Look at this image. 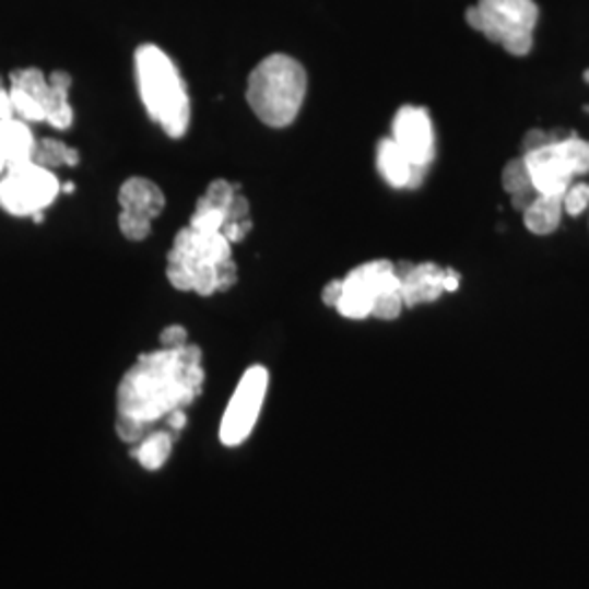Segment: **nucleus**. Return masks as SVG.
<instances>
[{
	"label": "nucleus",
	"instance_id": "obj_19",
	"mask_svg": "<svg viewBox=\"0 0 589 589\" xmlns=\"http://www.w3.org/2000/svg\"><path fill=\"white\" fill-rule=\"evenodd\" d=\"M33 162H37L39 166H74L79 162V153L52 138H44L37 146H35V157Z\"/></svg>",
	"mask_w": 589,
	"mask_h": 589
},
{
	"label": "nucleus",
	"instance_id": "obj_3",
	"mask_svg": "<svg viewBox=\"0 0 589 589\" xmlns=\"http://www.w3.org/2000/svg\"><path fill=\"white\" fill-rule=\"evenodd\" d=\"M136 76L149 116L170 136L181 138L190 125V98L175 61L155 44L136 50Z\"/></svg>",
	"mask_w": 589,
	"mask_h": 589
},
{
	"label": "nucleus",
	"instance_id": "obj_7",
	"mask_svg": "<svg viewBox=\"0 0 589 589\" xmlns=\"http://www.w3.org/2000/svg\"><path fill=\"white\" fill-rule=\"evenodd\" d=\"M393 291H402V280L396 264L389 260L367 262L350 271L343 280V293L337 310L347 319L372 317L376 299Z\"/></svg>",
	"mask_w": 589,
	"mask_h": 589
},
{
	"label": "nucleus",
	"instance_id": "obj_6",
	"mask_svg": "<svg viewBox=\"0 0 589 589\" xmlns=\"http://www.w3.org/2000/svg\"><path fill=\"white\" fill-rule=\"evenodd\" d=\"M59 190L50 168L37 162L11 166L0 179V208L11 216H35L55 201Z\"/></svg>",
	"mask_w": 589,
	"mask_h": 589
},
{
	"label": "nucleus",
	"instance_id": "obj_2",
	"mask_svg": "<svg viewBox=\"0 0 589 589\" xmlns=\"http://www.w3.org/2000/svg\"><path fill=\"white\" fill-rule=\"evenodd\" d=\"M166 278L177 291H192L201 297L229 291L238 278L232 243L223 232L205 234L190 225L184 227L168 251Z\"/></svg>",
	"mask_w": 589,
	"mask_h": 589
},
{
	"label": "nucleus",
	"instance_id": "obj_4",
	"mask_svg": "<svg viewBox=\"0 0 589 589\" xmlns=\"http://www.w3.org/2000/svg\"><path fill=\"white\" fill-rule=\"evenodd\" d=\"M306 87V70L297 59L269 55L249 74L247 103L264 125L282 129L297 118Z\"/></svg>",
	"mask_w": 589,
	"mask_h": 589
},
{
	"label": "nucleus",
	"instance_id": "obj_14",
	"mask_svg": "<svg viewBox=\"0 0 589 589\" xmlns=\"http://www.w3.org/2000/svg\"><path fill=\"white\" fill-rule=\"evenodd\" d=\"M35 146V138L24 120L15 116L0 120V153L7 168L33 162Z\"/></svg>",
	"mask_w": 589,
	"mask_h": 589
},
{
	"label": "nucleus",
	"instance_id": "obj_25",
	"mask_svg": "<svg viewBox=\"0 0 589 589\" xmlns=\"http://www.w3.org/2000/svg\"><path fill=\"white\" fill-rule=\"evenodd\" d=\"M160 343L166 350H177L188 345V332L181 326H168L162 334H160Z\"/></svg>",
	"mask_w": 589,
	"mask_h": 589
},
{
	"label": "nucleus",
	"instance_id": "obj_1",
	"mask_svg": "<svg viewBox=\"0 0 589 589\" xmlns=\"http://www.w3.org/2000/svg\"><path fill=\"white\" fill-rule=\"evenodd\" d=\"M203 380V356L197 345L142 354L118 387V437L127 444L142 441L153 424L190 407L199 398Z\"/></svg>",
	"mask_w": 589,
	"mask_h": 589
},
{
	"label": "nucleus",
	"instance_id": "obj_21",
	"mask_svg": "<svg viewBox=\"0 0 589 589\" xmlns=\"http://www.w3.org/2000/svg\"><path fill=\"white\" fill-rule=\"evenodd\" d=\"M562 155L566 157V162L570 164V168L575 170V175H586L589 173V142L577 138L575 133L566 140L557 142Z\"/></svg>",
	"mask_w": 589,
	"mask_h": 589
},
{
	"label": "nucleus",
	"instance_id": "obj_30",
	"mask_svg": "<svg viewBox=\"0 0 589 589\" xmlns=\"http://www.w3.org/2000/svg\"><path fill=\"white\" fill-rule=\"evenodd\" d=\"M72 190H74L72 184H66V186H63V192H72Z\"/></svg>",
	"mask_w": 589,
	"mask_h": 589
},
{
	"label": "nucleus",
	"instance_id": "obj_11",
	"mask_svg": "<svg viewBox=\"0 0 589 589\" xmlns=\"http://www.w3.org/2000/svg\"><path fill=\"white\" fill-rule=\"evenodd\" d=\"M525 162L531 170L533 186L538 195L546 197H564L577 177L566 157L562 155L557 142H551L538 151L525 153Z\"/></svg>",
	"mask_w": 589,
	"mask_h": 589
},
{
	"label": "nucleus",
	"instance_id": "obj_9",
	"mask_svg": "<svg viewBox=\"0 0 589 589\" xmlns=\"http://www.w3.org/2000/svg\"><path fill=\"white\" fill-rule=\"evenodd\" d=\"M164 192L157 184L144 177H131L118 192V227L129 240H144L151 232L153 219L164 210Z\"/></svg>",
	"mask_w": 589,
	"mask_h": 589
},
{
	"label": "nucleus",
	"instance_id": "obj_8",
	"mask_svg": "<svg viewBox=\"0 0 589 589\" xmlns=\"http://www.w3.org/2000/svg\"><path fill=\"white\" fill-rule=\"evenodd\" d=\"M267 389H269V372L262 365H254L243 374L221 422L219 437L223 446L236 448L249 439L258 422L260 409L264 404Z\"/></svg>",
	"mask_w": 589,
	"mask_h": 589
},
{
	"label": "nucleus",
	"instance_id": "obj_32",
	"mask_svg": "<svg viewBox=\"0 0 589 589\" xmlns=\"http://www.w3.org/2000/svg\"><path fill=\"white\" fill-rule=\"evenodd\" d=\"M586 79H588V81H589V70H588V72H586Z\"/></svg>",
	"mask_w": 589,
	"mask_h": 589
},
{
	"label": "nucleus",
	"instance_id": "obj_15",
	"mask_svg": "<svg viewBox=\"0 0 589 589\" xmlns=\"http://www.w3.org/2000/svg\"><path fill=\"white\" fill-rule=\"evenodd\" d=\"M562 214H564V197L538 195L535 201L525 210V225L529 232L546 236L559 227Z\"/></svg>",
	"mask_w": 589,
	"mask_h": 589
},
{
	"label": "nucleus",
	"instance_id": "obj_23",
	"mask_svg": "<svg viewBox=\"0 0 589 589\" xmlns=\"http://www.w3.org/2000/svg\"><path fill=\"white\" fill-rule=\"evenodd\" d=\"M225 223H227V214L223 210H212V208H195V214L190 219V227L205 234L223 232Z\"/></svg>",
	"mask_w": 589,
	"mask_h": 589
},
{
	"label": "nucleus",
	"instance_id": "obj_29",
	"mask_svg": "<svg viewBox=\"0 0 589 589\" xmlns=\"http://www.w3.org/2000/svg\"><path fill=\"white\" fill-rule=\"evenodd\" d=\"M444 288L446 291H450V293H455L457 288H459V275L455 273V271H446V282H444Z\"/></svg>",
	"mask_w": 589,
	"mask_h": 589
},
{
	"label": "nucleus",
	"instance_id": "obj_18",
	"mask_svg": "<svg viewBox=\"0 0 589 589\" xmlns=\"http://www.w3.org/2000/svg\"><path fill=\"white\" fill-rule=\"evenodd\" d=\"M11 87H17L26 94H31L33 98H37L44 109L48 107V101H50V83H48V76L39 70V68H20V70H13L11 76Z\"/></svg>",
	"mask_w": 589,
	"mask_h": 589
},
{
	"label": "nucleus",
	"instance_id": "obj_28",
	"mask_svg": "<svg viewBox=\"0 0 589 589\" xmlns=\"http://www.w3.org/2000/svg\"><path fill=\"white\" fill-rule=\"evenodd\" d=\"M13 103H11V94H9V90H4L2 87V83H0V120H4V118H13Z\"/></svg>",
	"mask_w": 589,
	"mask_h": 589
},
{
	"label": "nucleus",
	"instance_id": "obj_5",
	"mask_svg": "<svg viewBox=\"0 0 589 589\" xmlns=\"http://www.w3.org/2000/svg\"><path fill=\"white\" fill-rule=\"evenodd\" d=\"M538 17L535 0H479L468 9V24L516 57L531 52Z\"/></svg>",
	"mask_w": 589,
	"mask_h": 589
},
{
	"label": "nucleus",
	"instance_id": "obj_26",
	"mask_svg": "<svg viewBox=\"0 0 589 589\" xmlns=\"http://www.w3.org/2000/svg\"><path fill=\"white\" fill-rule=\"evenodd\" d=\"M553 140H551V133H546V131H542V129H531L529 133H527V138H525V153H531V151H538V149H542V146H546V144H551Z\"/></svg>",
	"mask_w": 589,
	"mask_h": 589
},
{
	"label": "nucleus",
	"instance_id": "obj_10",
	"mask_svg": "<svg viewBox=\"0 0 589 589\" xmlns=\"http://www.w3.org/2000/svg\"><path fill=\"white\" fill-rule=\"evenodd\" d=\"M393 142L415 168L426 170L435 157L433 120L424 107L407 105L393 118Z\"/></svg>",
	"mask_w": 589,
	"mask_h": 589
},
{
	"label": "nucleus",
	"instance_id": "obj_31",
	"mask_svg": "<svg viewBox=\"0 0 589 589\" xmlns=\"http://www.w3.org/2000/svg\"><path fill=\"white\" fill-rule=\"evenodd\" d=\"M2 170H7V164H4V160H2V153H0V173Z\"/></svg>",
	"mask_w": 589,
	"mask_h": 589
},
{
	"label": "nucleus",
	"instance_id": "obj_17",
	"mask_svg": "<svg viewBox=\"0 0 589 589\" xmlns=\"http://www.w3.org/2000/svg\"><path fill=\"white\" fill-rule=\"evenodd\" d=\"M173 450V435L168 431H157L146 435L140 446L133 450V459L144 468V470H160Z\"/></svg>",
	"mask_w": 589,
	"mask_h": 589
},
{
	"label": "nucleus",
	"instance_id": "obj_24",
	"mask_svg": "<svg viewBox=\"0 0 589 589\" xmlns=\"http://www.w3.org/2000/svg\"><path fill=\"white\" fill-rule=\"evenodd\" d=\"M589 208V184H573L564 195V210L573 216L584 214Z\"/></svg>",
	"mask_w": 589,
	"mask_h": 589
},
{
	"label": "nucleus",
	"instance_id": "obj_20",
	"mask_svg": "<svg viewBox=\"0 0 589 589\" xmlns=\"http://www.w3.org/2000/svg\"><path fill=\"white\" fill-rule=\"evenodd\" d=\"M236 197H238V186H234L225 179H216L208 186V190L199 199L197 208H212V210H223L225 214H229Z\"/></svg>",
	"mask_w": 589,
	"mask_h": 589
},
{
	"label": "nucleus",
	"instance_id": "obj_13",
	"mask_svg": "<svg viewBox=\"0 0 589 589\" xmlns=\"http://www.w3.org/2000/svg\"><path fill=\"white\" fill-rule=\"evenodd\" d=\"M376 162H378L380 175L393 188H413V186H420L422 179H424V173H426L422 168H415L409 162V157L393 142V138L380 140L378 153H376Z\"/></svg>",
	"mask_w": 589,
	"mask_h": 589
},
{
	"label": "nucleus",
	"instance_id": "obj_12",
	"mask_svg": "<svg viewBox=\"0 0 589 589\" xmlns=\"http://www.w3.org/2000/svg\"><path fill=\"white\" fill-rule=\"evenodd\" d=\"M396 271L402 280V295L407 306H420L431 304L441 297L444 282H446V269L424 262V264H396Z\"/></svg>",
	"mask_w": 589,
	"mask_h": 589
},
{
	"label": "nucleus",
	"instance_id": "obj_22",
	"mask_svg": "<svg viewBox=\"0 0 589 589\" xmlns=\"http://www.w3.org/2000/svg\"><path fill=\"white\" fill-rule=\"evenodd\" d=\"M9 94H11L13 111L22 120H28V122H42V120H46V109H44V105L37 98H33L31 94H26V92H22L17 87H11Z\"/></svg>",
	"mask_w": 589,
	"mask_h": 589
},
{
	"label": "nucleus",
	"instance_id": "obj_27",
	"mask_svg": "<svg viewBox=\"0 0 589 589\" xmlns=\"http://www.w3.org/2000/svg\"><path fill=\"white\" fill-rule=\"evenodd\" d=\"M341 293H343V280L330 282V284L323 288V302H326V306L337 308V304H339V299H341Z\"/></svg>",
	"mask_w": 589,
	"mask_h": 589
},
{
	"label": "nucleus",
	"instance_id": "obj_16",
	"mask_svg": "<svg viewBox=\"0 0 589 589\" xmlns=\"http://www.w3.org/2000/svg\"><path fill=\"white\" fill-rule=\"evenodd\" d=\"M503 186L505 190L511 195L514 199V205L525 212L538 197V190L533 186V179H531V170L525 162V157L520 160H511L505 170H503Z\"/></svg>",
	"mask_w": 589,
	"mask_h": 589
}]
</instances>
